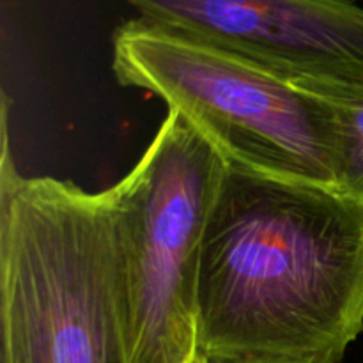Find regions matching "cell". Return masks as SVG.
<instances>
[{"label": "cell", "instance_id": "5", "mask_svg": "<svg viewBox=\"0 0 363 363\" xmlns=\"http://www.w3.org/2000/svg\"><path fill=\"white\" fill-rule=\"evenodd\" d=\"M140 18L298 80L363 82L354 0H124Z\"/></svg>", "mask_w": 363, "mask_h": 363}, {"label": "cell", "instance_id": "3", "mask_svg": "<svg viewBox=\"0 0 363 363\" xmlns=\"http://www.w3.org/2000/svg\"><path fill=\"white\" fill-rule=\"evenodd\" d=\"M113 73L163 99L229 165L337 191L333 110L296 82L140 16L113 34Z\"/></svg>", "mask_w": 363, "mask_h": 363}, {"label": "cell", "instance_id": "2", "mask_svg": "<svg viewBox=\"0 0 363 363\" xmlns=\"http://www.w3.org/2000/svg\"><path fill=\"white\" fill-rule=\"evenodd\" d=\"M2 112L0 363H131L112 188L23 176Z\"/></svg>", "mask_w": 363, "mask_h": 363}, {"label": "cell", "instance_id": "4", "mask_svg": "<svg viewBox=\"0 0 363 363\" xmlns=\"http://www.w3.org/2000/svg\"><path fill=\"white\" fill-rule=\"evenodd\" d=\"M225 160L169 110L113 184L131 363H188L197 351V280Z\"/></svg>", "mask_w": 363, "mask_h": 363}, {"label": "cell", "instance_id": "7", "mask_svg": "<svg viewBox=\"0 0 363 363\" xmlns=\"http://www.w3.org/2000/svg\"><path fill=\"white\" fill-rule=\"evenodd\" d=\"M206 363H315V362L275 360V358H230V357H206Z\"/></svg>", "mask_w": 363, "mask_h": 363}, {"label": "cell", "instance_id": "1", "mask_svg": "<svg viewBox=\"0 0 363 363\" xmlns=\"http://www.w3.org/2000/svg\"><path fill=\"white\" fill-rule=\"evenodd\" d=\"M363 332V204L227 163L201 247L204 357L340 363Z\"/></svg>", "mask_w": 363, "mask_h": 363}, {"label": "cell", "instance_id": "8", "mask_svg": "<svg viewBox=\"0 0 363 363\" xmlns=\"http://www.w3.org/2000/svg\"><path fill=\"white\" fill-rule=\"evenodd\" d=\"M188 363H206V357L202 354V351L199 350V347H197V351H195L194 357H191V360Z\"/></svg>", "mask_w": 363, "mask_h": 363}, {"label": "cell", "instance_id": "6", "mask_svg": "<svg viewBox=\"0 0 363 363\" xmlns=\"http://www.w3.org/2000/svg\"><path fill=\"white\" fill-rule=\"evenodd\" d=\"M333 110L337 131V191L363 204V82L298 80Z\"/></svg>", "mask_w": 363, "mask_h": 363}]
</instances>
